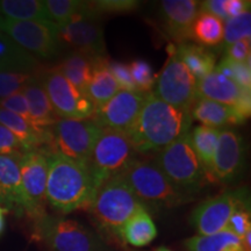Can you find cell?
I'll use <instances>...</instances> for the list:
<instances>
[{"instance_id": "cell-17", "label": "cell", "mask_w": 251, "mask_h": 251, "mask_svg": "<svg viewBox=\"0 0 251 251\" xmlns=\"http://www.w3.org/2000/svg\"><path fill=\"white\" fill-rule=\"evenodd\" d=\"M197 94L198 99H208L233 106L246 120L251 114V90L243 89L215 69L197 81Z\"/></svg>"}, {"instance_id": "cell-19", "label": "cell", "mask_w": 251, "mask_h": 251, "mask_svg": "<svg viewBox=\"0 0 251 251\" xmlns=\"http://www.w3.org/2000/svg\"><path fill=\"white\" fill-rule=\"evenodd\" d=\"M21 157L0 156V203L6 211L24 216V188L20 171Z\"/></svg>"}, {"instance_id": "cell-29", "label": "cell", "mask_w": 251, "mask_h": 251, "mask_svg": "<svg viewBox=\"0 0 251 251\" xmlns=\"http://www.w3.org/2000/svg\"><path fill=\"white\" fill-rule=\"evenodd\" d=\"M157 236V228L146 209L136 213L121 230V241L129 246L142 248L148 246Z\"/></svg>"}, {"instance_id": "cell-5", "label": "cell", "mask_w": 251, "mask_h": 251, "mask_svg": "<svg viewBox=\"0 0 251 251\" xmlns=\"http://www.w3.org/2000/svg\"><path fill=\"white\" fill-rule=\"evenodd\" d=\"M155 163L176 188L193 198L209 184L192 148L190 133L157 152Z\"/></svg>"}, {"instance_id": "cell-8", "label": "cell", "mask_w": 251, "mask_h": 251, "mask_svg": "<svg viewBox=\"0 0 251 251\" xmlns=\"http://www.w3.org/2000/svg\"><path fill=\"white\" fill-rule=\"evenodd\" d=\"M50 131L51 143L48 149L50 152L59 153L77 162L89 163L94 146L103 129L92 119H58Z\"/></svg>"}, {"instance_id": "cell-23", "label": "cell", "mask_w": 251, "mask_h": 251, "mask_svg": "<svg viewBox=\"0 0 251 251\" xmlns=\"http://www.w3.org/2000/svg\"><path fill=\"white\" fill-rule=\"evenodd\" d=\"M39 59L0 31V72H39Z\"/></svg>"}, {"instance_id": "cell-12", "label": "cell", "mask_w": 251, "mask_h": 251, "mask_svg": "<svg viewBox=\"0 0 251 251\" xmlns=\"http://www.w3.org/2000/svg\"><path fill=\"white\" fill-rule=\"evenodd\" d=\"M58 27L52 23L14 21L4 19L0 31L8 35L35 58L51 59L59 55L62 46L57 37Z\"/></svg>"}, {"instance_id": "cell-25", "label": "cell", "mask_w": 251, "mask_h": 251, "mask_svg": "<svg viewBox=\"0 0 251 251\" xmlns=\"http://www.w3.org/2000/svg\"><path fill=\"white\" fill-rule=\"evenodd\" d=\"M176 54L186 65L197 81L214 70L216 67V54L206 47L193 42H184L176 46Z\"/></svg>"}, {"instance_id": "cell-21", "label": "cell", "mask_w": 251, "mask_h": 251, "mask_svg": "<svg viewBox=\"0 0 251 251\" xmlns=\"http://www.w3.org/2000/svg\"><path fill=\"white\" fill-rule=\"evenodd\" d=\"M40 74L24 87L23 93L27 100L34 127L41 128V129H49L59 118L56 115L54 108L50 103L45 87L42 85V81H41Z\"/></svg>"}, {"instance_id": "cell-16", "label": "cell", "mask_w": 251, "mask_h": 251, "mask_svg": "<svg viewBox=\"0 0 251 251\" xmlns=\"http://www.w3.org/2000/svg\"><path fill=\"white\" fill-rule=\"evenodd\" d=\"M57 37L61 46L68 47L70 51L80 52L91 57L107 56L102 25L98 17L80 18L58 27Z\"/></svg>"}, {"instance_id": "cell-30", "label": "cell", "mask_w": 251, "mask_h": 251, "mask_svg": "<svg viewBox=\"0 0 251 251\" xmlns=\"http://www.w3.org/2000/svg\"><path fill=\"white\" fill-rule=\"evenodd\" d=\"M45 6L50 20L57 27L85 17H97L90 7V1L80 0H47ZM99 18V17H98Z\"/></svg>"}, {"instance_id": "cell-36", "label": "cell", "mask_w": 251, "mask_h": 251, "mask_svg": "<svg viewBox=\"0 0 251 251\" xmlns=\"http://www.w3.org/2000/svg\"><path fill=\"white\" fill-rule=\"evenodd\" d=\"M40 72H0V99L23 91Z\"/></svg>"}, {"instance_id": "cell-1", "label": "cell", "mask_w": 251, "mask_h": 251, "mask_svg": "<svg viewBox=\"0 0 251 251\" xmlns=\"http://www.w3.org/2000/svg\"><path fill=\"white\" fill-rule=\"evenodd\" d=\"M192 120L191 109L169 105L151 92L126 135L137 153L158 152L190 133Z\"/></svg>"}, {"instance_id": "cell-7", "label": "cell", "mask_w": 251, "mask_h": 251, "mask_svg": "<svg viewBox=\"0 0 251 251\" xmlns=\"http://www.w3.org/2000/svg\"><path fill=\"white\" fill-rule=\"evenodd\" d=\"M136 155L133 144L125 133L103 130L87 163L97 187L121 175L136 158Z\"/></svg>"}, {"instance_id": "cell-11", "label": "cell", "mask_w": 251, "mask_h": 251, "mask_svg": "<svg viewBox=\"0 0 251 251\" xmlns=\"http://www.w3.org/2000/svg\"><path fill=\"white\" fill-rule=\"evenodd\" d=\"M40 77L50 103L59 119H92L96 109L92 100L87 93L81 92L72 85L57 68L41 71Z\"/></svg>"}, {"instance_id": "cell-26", "label": "cell", "mask_w": 251, "mask_h": 251, "mask_svg": "<svg viewBox=\"0 0 251 251\" xmlns=\"http://www.w3.org/2000/svg\"><path fill=\"white\" fill-rule=\"evenodd\" d=\"M96 58L80 52L70 51L62 58L56 68L76 89L87 93Z\"/></svg>"}, {"instance_id": "cell-10", "label": "cell", "mask_w": 251, "mask_h": 251, "mask_svg": "<svg viewBox=\"0 0 251 251\" xmlns=\"http://www.w3.org/2000/svg\"><path fill=\"white\" fill-rule=\"evenodd\" d=\"M164 67L157 76L153 94L176 107L191 109L198 100L197 79L176 54V45L170 43Z\"/></svg>"}, {"instance_id": "cell-22", "label": "cell", "mask_w": 251, "mask_h": 251, "mask_svg": "<svg viewBox=\"0 0 251 251\" xmlns=\"http://www.w3.org/2000/svg\"><path fill=\"white\" fill-rule=\"evenodd\" d=\"M0 125L5 126L8 130H11L27 150L39 148L49 149L51 143L50 128L41 129L34 127L23 118L4 108H0Z\"/></svg>"}, {"instance_id": "cell-4", "label": "cell", "mask_w": 251, "mask_h": 251, "mask_svg": "<svg viewBox=\"0 0 251 251\" xmlns=\"http://www.w3.org/2000/svg\"><path fill=\"white\" fill-rule=\"evenodd\" d=\"M121 176L147 211L175 208L194 199L176 188L152 161L135 158Z\"/></svg>"}, {"instance_id": "cell-43", "label": "cell", "mask_w": 251, "mask_h": 251, "mask_svg": "<svg viewBox=\"0 0 251 251\" xmlns=\"http://www.w3.org/2000/svg\"><path fill=\"white\" fill-rule=\"evenodd\" d=\"M226 2L227 0H206V1L200 2V11L214 15L225 23L229 19L227 9H226Z\"/></svg>"}, {"instance_id": "cell-41", "label": "cell", "mask_w": 251, "mask_h": 251, "mask_svg": "<svg viewBox=\"0 0 251 251\" xmlns=\"http://www.w3.org/2000/svg\"><path fill=\"white\" fill-rule=\"evenodd\" d=\"M108 68L117 81L119 89L122 91H133V92L136 91L128 64L118 61H108Z\"/></svg>"}, {"instance_id": "cell-20", "label": "cell", "mask_w": 251, "mask_h": 251, "mask_svg": "<svg viewBox=\"0 0 251 251\" xmlns=\"http://www.w3.org/2000/svg\"><path fill=\"white\" fill-rule=\"evenodd\" d=\"M192 119L201 122L206 127L222 130L226 127L238 126L246 121L240 112L233 106L224 105L208 99L199 98L191 107Z\"/></svg>"}, {"instance_id": "cell-45", "label": "cell", "mask_w": 251, "mask_h": 251, "mask_svg": "<svg viewBox=\"0 0 251 251\" xmlns=\"http://www.w3.org/2000/svg\"><path fill=\"white\" fill-rule=\"evenodd\" d=\"M7 211H6V208L4 206L0 203V235L4 233L5 230V225H6V221H5V215Z\"/></svg>"}, {"instance_id": "cell-47", "label": "cell", "mask_w": 251, "mask_h": 251, "mask_svg": "<svg viewBox=\"0 0 251 251\" xmlns=\"http://www.w3.org/2000/svg\"><path fill=\"white\" fill-rule=\"evenodd\" d=\"M2 20H4V18L1 17V15H0V28H1V24H2Z\"/></svg>"}, {"instance_id": "cell-24", "label": "cell", "mask_w": 251, "mask_h": 251, "mask_svg": "<svg viewBox=\"0 0 251 251\" xmlns=\"http://www.w3.org/2000/svg\"><path fill=\"white\" fill-rule=\"evenodd\" d=\"M107 56L97 57L94 62L92 77L87 86V96L92 100L94 107L98 108L115 96L119 89L117 81L108 68Z\"/></svg>"}, {"instance_id": "cell-32", "label": "cell", "mask_w": 251, "mask_h": 251, "mask_svg": "<svg viewBox=\"0 0 251 251\" xmlns=\"http://www.w3.org/2000/svg\"><path fill=\"white\" fill-rule=\"evenodd\" d=\"M187 251H243L241 238L228 230L187 238L184 242Z\"/></svg>"}, {"instance_id": "cell-42", "label": "cell", "mask_w": 251, "mask_h": 251, "mask_svg": "<svg viewBox=\"0 0 251 251\" xmlns=\"http://www.w3.org/2000/svg\"><path fill=\"white\" fill-rule=\"evenodd\" d=\"M250 40H241L225 47V57L238 63L250 62Z\"/></svg>"}, {"instance_id": "cell-9", "label": "cell", "mask_w": 251, "mask_h": 251, "mask_svg": "<svg viewBox=\"0 0 251 251\" xmlns=\"http://www.w3.org/2000/svg\"><path fill=\"white\" fill-rule=\"evenodd\" d=\"M48 155L49 150L46 148L31 149L25 152L20 159L24 216H27L33 224L47 214Z\"/></svg>"}, {"instance_id": "cell-46", "label": "cell", "mask_w": 251, "mask_h": 251, "mask_svg": "<svg viewBox=\"0 0 251 251\" xmlns=\"http://www.w3.org/2000/svg\"><path fill=\"white\" fill-rule=\"evenodd\" d=\"M156 251H171V250H169V249H166V248H158V249H157Z\"/></svg>"}, {"instance_id": "cell-13", "label": "cell", "mask_w": 251, "mask_h": 251, "mask_svg": "<svg viewBox=\"0 0 251 251\" xmlns=\"http://www.w3.org/2000/svg\"><path fill=\"white\" fill-rule=\"evenodd\" d=\"M243 205H250L247 188L225 191L199 203L191 214V224L200 236L224 231L231 215Z\"/></svg>"}, {"instance_id": "cell-15", "label": "cell", "mask_w": 251, "mask_h": 251, "mask_svg": "<svg viewBox=\"0 0 251 251\" xmlns=\"http://www.w3.org/2000/svg\"><path fill=\"white\" fill-rule=\"evenodd\" d=\"M246 146L240 134L233 129L220 130L216 150L213 158L209 181L230 184L242 174Z\"/></svg>"}, {"instance_id": "cell-28", "label": "cell", "mask_w": 251, "mask_h": 251, "mask_svg": "<svg viewBox=\"0 0 251 251\" xmlns=\"http://www.w3.org/2000/svg\"><path fill=\"white\" fill-rule=\"evenodd\" d=\"M188 41L206 48L220 46L224 41V21L200 11L190 28Z\"/></svg>"}, {"instance_id": "cell-40", "label": "cell", "mask_w": 251, "mask_h": 251, "mask_svg": "<svg viewBox=\"0 0 251 251\" xmlns=\"http://www.w3.org/2000/svg\"><path fill=\"white\" fill-rule=\"evenodd\" d=\"M27 151L13 133L5 126L0 125V156L23 157Z\"/></svg>"}, {"instance_id": "cell-3", "label": "cell", "mask_w": 251, "mask_h": 251, "mask_svg": "<svg viewBox=\"0 0 251 251\" xmlns=\"http://www.w3.org/2000/svg\"><path fill=\"white\" fill-rule=\"evenodd\" d=\"M144 206L128 186L121 175L103 183L94 194L86 212L94 224L108 236L121 241V230ZM147 211V209H146Z\"/></svg>"}, {"instance_id": "cell-38", "label": "cell", "mask_w": 251, "mask_h": 251, "mask_svg": "<svg viewBox=\"0 0 251 251\" xmlns=\"http://www.w3.org/2000/svg\"><path fill=\"white\" fill-rule=\"evenodd\" d=\"M226 230L230 231L237 237L242 238L251 230V214L249 205H243L237 208L229 220Z\"/></svg>"}, {"instance_id": "cell-2", "label": "cell", "mask_w": 251, "mask_h": 251, "mask_svg": "<svg viewBox=\"0 0 251 251\" xmlns=\"http://www.w3.org/2000/svg\"><path fill=\"white\" fill-rule=\"evenodd\" d=\"M97 191L87 163L49 151L47 202L56 212L69 214L77 209L86 211Z\"/></svg>"}, {"instance_id": "cell-39", "label": "cell", "mask_w": 251, "mask_h": 251, "mask_svg": "<svg viewBox=\"0 0 251 251\" xmlns=\"http://www.w3.org/2000/svg\"><path fill=\"white\" fill-rule=\"evenodd\" d=\"M0 108H4L6 111L13 113V114L23 118L28 124L33 126L27 100L25 98L23 91L12 94L9 97H6L4 99H0Z\"/></svg>"}, {"instance_id": "cell-6", "label": "cell", "mask_w": 251, "mask_h": 251, "mask_svg": "<svg viewBox=\"0 0 251 251\" xmlns=\"http://www.w3.org/2000/svg\"><path fill=\"white\" fill-rule=\"evenodd\" d=\"M33 238L51 251H99L97 235L83 224L62 215L46 214L33 224Z\"/></svg>"}, {"instance_id": "cell-44", "label": "cell", "mask_w": 251, "mask_h": 251, "mask_svg": "<svg viewBox=\"0 0 251 251\" xmlns=\"http://www.w3.org/2000/svg\"><path fill=\"white\" fill-rule=\"evenodd\" d=\"M249 0H227L226 2V9H227L228 18L237 17V15L250 12Z\"/></svg>"}, {"instance_id": "cell-35", "label": "cell", "mask_w": 251, "mask_h": 251, "mask_svg": "<svg viewBox=\"0 0 251 251\" xmlns=\"http://www.w3.org/2000/svg\"><path fill=\"white\" fill-rule=\"evenodd\" d=\"M215 70L233 79L243 89L251 90L250 62L238 63L224 57L215 67Z\"/></svg>"}, {"instance_id": "cell-34", "label": "cell", "mask_w": 251, "mask_h": 251, "mask_svg": "<svg viewBox=\"0 0 251 251\" xmlns=\"http://www.w3.org/2000/svg\"><path fill=\"white\" fill-rule=\"evenodd\" d=\"M137 92L148 94L155 89L157 76L153 74L151 65L143 59H135L128 64Z\"/></svg>"}, {"instance_id": "cell-37", "label": "cell", "mask_w": 251, "mask_h": 251, "mask_svg": "<svg viewBox=\"0 0 251 251\" xmlns=\"http://www.w3.org/2000/svg\"><path fill=\"white\" fill-rule=\"evenodd\" d=\"M140 1L135 0H98L90 1V7L97 17L102 14L129 13L139 8Z\"/></svg>"}, {"instance_id": "cell-27", "label": "cell", "mask_w": 251, "mask_h": 251, "mask_svg": "<svg viewBox=\"0 0 251 251\" xmlns=\"http://www.w3.org/2000/svg\"><path fill=\"white\" fill-rule=\"evenodd\" d=\"M0 15L7 20L14 21L52 23L47 12L45 1L41 0H1Z\"/></svg>"}, {"instance_id": "cell-31", "label": "cell", "mask_w": 251, "mask_h": 251, "mask_svg": "<svg viewBox=\"0 0 251 251\" xmlns=\"http://www.w3.org/2000/svg\"><path fill=\"white\" fill-rule=\"evenodd\" d=\"M220 136V130L215 128L206 127V126H198L190 131V140L192 148L196 155L205 169L209 179L213 158L216 150V144ZM211 183V181H209Z\"/></svg>"}, {"instance_id": "cell-14", "label": "cell", "mask_w": 251, "mask_h": 251, "mask_svg": "<svg viewBox=\"0 0 251 251\" xmlns=\"http://www.w3.org/2000/svg\"><path fill=\"white\" fill-rule=\"evenodd\" d=\"M147 94L137 91H122L107 102L94 109L92 120L103 130L127 134L139 117Z\"/></svg>"}, {"instance_id": "cell-33", "label": "cell", "mask_w": 251, "mask_h": 251, "mask_svg": "<svg viewBox=\"0 0 251 251\" xmlns=\"http://www.w3.org/2000/svg\"><path fill=\"white\" fill-rule=\"evenodd\" d=\"M251 13L246 12L237 17L229 18L224 23V47L233 45L241 40H250Z\"/></svg>"}, {"instance_id": "cell-18", "label": "cell", "mask_w": 251, "mask_h": 251, "mask_svg": "<svg viewBox=\"0 0 251 251\" xmlns=\"http://www.w3.org/2000/svg\"><path fill=\"white\" fill-rule=\"evenodd\" d=\"M200 12V1L197 0H164L161 2L159 19L163 33L171 40L170 43L188 42V33Z\"/></svg>"}]
</instances>
